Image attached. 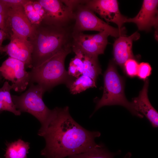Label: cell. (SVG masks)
Segmentation results:
<instances>
[{
	"label": "cell",
	"instance_id": "cell-1",
	"mask_svg": "<svg viewBox=\"0 0 158 158\" xmlns=\"http://www.w3.org/2000/svg\"><path fill=\"white\" fill-rule=\"evenodd\" d=\"M46 123L38 135L44 139L45 145L40 152L46 158H65L83 153L99 146L95 141L101 133L88 130L71 115L69 107H56Z\"/></svg>",
	"mask_w": 158,
	"mask_h": 158
},
{
	"label": "cell",
	"instance_id": "cell-2",
	"mask_svg": "<svg viewBox=\"0 0 158 158\" xmlns=\"http://www.w3.org/2000/svg\"><path fill=\"white\" fill-rule=\"evenodd\" d=\"M33 26V32L28 39L32 47V68L62 50L71 47L73 26L59 27L42 22Z\"/></svg>",
	"mask_w": 158,
	"mask_h": 158
},
{
	"label": "cell",
	"instance_id": "cell-3",
	"mask_svg": "<svg viewBox=\"0 0 158 158\" xmlns=\"http://www.w3.org/2000/svg\"><path fill=\"white\" fill-rule=\"evenodd\" d=\"M72 51L71 47L62 50L30 72V82L36 83L46 90L61 83L68 85L71 81V76L65 67L67 55Z\"/></svg>",
	"mask_w": 158,
	"mask_h": 158
},
{
	"label": "cell",
	"instance_id": "cell-4",
	"mask_svg": "<svg viewBox=\"0 0 158 158\" xmlns=\"http://www.w3.org/2000/svg\"><path fill=\"white\" fill-rule=\"evenodd\" d=\"M104 80L103 95L97 103L94 112L104 106L120 105L125 107L133 115L143 117V115L135 110L132 102L127 99L124 94L123 79L113 63H109L104 73Z\"/></svg>",
	"mask_w": 158,
	"mask_h": 158
},
{
	"label": "cell",
	"instance_id": "cell-5",
	"mask_svg": "<svg viewBox=\"0 0 158 158\" xmlns=\"http://www.w3.org/2000/svg\"><path fill=\"white\" fill-rule=\"evenodd\" d=\"M45 91L42 86L32 84L21 95H11L16 109L21 112H27L33 115L40 122V127L46 124L52 111L48 108L43 100L42 96Z\"/></svg>",
	"mask_w": 158,
	"mask_h": 158
},
{
	"label": "cell",
	"instance_id": "cell-6",
	"mask_svg": "<svg viewBox=\"0 0 158 158\" xmlns=\"http://www.w3.org/2000/svg\"><path fill=\"white\" fill-rule=\"evenodd\" d=\"M81 0L73 10L75 23L73 32H83L85 31H105L115 37L125 36L124 28L121 30L113 27L97 17L94 12Z\"/></svg>",
	"mask_w": 158,
	"mask_h": 158
},
{
	"label": "cell",
	"instance_id": "cell-7",
	"mask_svg": "<svg viewBox=\"0 0 158 158\" xmlns=\"http://www.w3.org/2000/svg\"><path fill=\"white\" fill-rule=\"evenodd\" d=\"M45 11L42 22L59 27H66L74 20L73 10L66 3L65 0H37Z\"/></svg>",
	"mask_w": 158,
	"mask_h": 158
},
{
	"label": "cell",
	"instance_id": "cell-8",
	"mask_svg": "<svg viewBox=\"0 0 158 158\" xmlns=\"http://www.w3.org/2000/svg\"><path fill=\"white\" fill-rule=\"evenodd\" d=\"M26 68L23 62L9 57L0 66V74L11 82L12 89L22 92L26 89L30 82V72L27 71Z\"/></svg>",
	"mask_w": 158,
	"mask_h": 158
},
{
	"label": "cell",
	"instance_id": "cell-9",
	"mask_svg": "<svg viewBox=\"0 0 158 158\" xmlns=\"http://www.w3.org/2000/svg\"><path fill=\"white\" fill-rule=\"evenodd\" d=\"M23 5L7 6L6 32L10 36L14 34L28 39L32 34L34 27L27 18Z\"/></svg>",
	"mask_w": 158,
	"mask_h": 158
},
{
	"label": "cell",
	"instance_id": "cell-10",
	"mask_svg": "<svg viewBox=\"0 0 158 158\" xmlns=\"http://www.w3.org/2000/svg\"><path fill=\"white\" fill-rule=\"evenodd\" d=\"M109 36V34L105 31L92 35L72 32L71 47H75L86 54L98 56L104 53L108 43Z\"/></svg>",
	"mask_w": 158,
	"mask_h": 158
},
{
	"label": "cell",
	"instance_id": "cell-11",
	"mask_svg": "<svg viewBox=\"0 0 158 158\" xmlns=\"http://www.w3.org/2000/svg\"><path fill=\"white\" fill-rule=\"evenodd\" d=\"M85 5L94 12L97 13L107 23L116 24L121 30L126 17L121 13L116 0H84Z\"/></svg>",
	"mask_w": 158,
	"mask_h": 158
},
{
	"label": "cell",
	"instance_id": "cell-12",
	"mask_svg": "<svg viewBox=\"0 0 158 158\" xmlns=\"http://www.w3.org/2000/svg\"><path fill=\"white\" fill-rule=\"evenodd\" d=\"M158 5V0H143L137 15L133 18H126L125 23H135L140 30L149 31L152 27L157 29Z\"/></svg>",
	"mask_w": 158,
	"mask_h": 158
},
{
	"label": "cell",
	"instance_id": "cell-13",
	"mask_svg": "<svg viewBox=\"0 0 158 158\" xmlns=\"http://www.w3.org/2000/svg\"><path fill=\"white\" fill-rule=\"evenodd\" d=\"M10 39L9 44L3 47V52L10 57L23 62L26 68H32V47L30 41L14 34L10 36Z\"/></svg>",
	"mask_w": 158,
	"mask_h": 158
},
{
	"label": "cell",
	"instance_id": "cell-14",
	"mask_svg": "<svg viewBox=\"0 0 158 158\" xmlns=\"http://www.w3.org/2000/svg\"><path fill=\"white\" fill-rule=\"evenodd\" d=\"M140 34L135 32L129 36H121L118 37L113 44V55L115 62L121 66L130 59H134L132 51L133 41L139 39Z\"/></svg>",
	"mask_w": 158,
	"mask_h": 158
},
{
	"label": "cell",
	"instance_id": "cell-15",
	"mask_svg": "<svg viewBox=\"0 0 158 158\" xmlns=\"http://www.w3.org/2000/svg\"><path fill=\"white\" fill-rule=\"evenodd\" d=\"M149 80L147 79L138 97L133 98L132 102L134 109L148 119L152 126L157 128L158 126V113L150 103L147 95Z\"/></svg>",
	"mask_w": 158,
	"mask_h": 158
},
{
	"label": "cell",
	"instance_id": "cell-16",
	"mask_svg": "<svg viewBox=\"0 0 158 158\" xmlns=\"http://www.w3.org/2000/svg\"><path fill=\"white\" fill-rule=\"evenodd\" d=\"M30 145L29 142L20 139L13 142H7L5 158H27Z\"/></svg>",
	"mask_w": 158,
	"mask_h": 158
},
{
	"label": "cell",
	"instance_id": "cell-17",
	"mask_svg": "<svg viewBox=\"0 0 158 158\" xmlns=\"http://www.w3.org/2000/svg\"><path fill=\"white\" fill-rule=\"evenodd\" d=\"M82 52L83 63L82 75L89 77L96 83L98 77L101 74L102 72L98 62V56L89 55Z\"/></svg>",
	"mask_w": 158,
	"mask_h": 158
},
{
	"label": "cell",
	"instance_id": "cell-18",
	"mask_svg": "<svg viewBox=\"0 0 158 158\" xmlns=\"http://www.w3.org/2000/svg\"><path fill=\"white\" fill-rule=\"evenodd\" d=\"M71 49L75 55L70 61L68 72L71 76L77 78L82 75L83 72V53L75 47H72Z\"/></svg>",
	"mask_w": 158,
	"mask_h": 158
},
{
	"label": "cell",
	"instance_id": "cell-19",
	"mask_svg": "<svg viewBox=\"0 0 158 158\" xmlns=\"http://www.w3.org/2000/svg\"><path fill=\"white\" fill-rule=\"evenodd\" d=\"M68 86L70 93L73 95L79 93L90 88L96 87V83L89 77L84 75L72 81Z\"/></svg>",
	"mask_w": 158,
	"mask_h": 158
},
{
	"label": "cell",
	"instance_id": "cell-20",
	"mask_svg": "<svg viewBox=\"0 0 158 158\" xmlns=\"http://www.w3.org/2000/svg\"><path fill=\"white\" fill-rule=\"evenodd\" d=\"M115 155L110 152L103 145L100 144L98 147L89 151L65 158H114Z\"/></svg>",
	"mask_w": 158,
	"mask_h": 158
},
{
	"label": "cell",
	"instance_id": "cell-21",
	"mask_svg": "<svg viewBox=\"0 0 158 158\" xmlns=\"http://www.w3.org/2000/svg\"><path fill=\"white\" fill-rule=\"evenodd\" d=\"M12 89L11 85L8 81L5 82L3 86L0 88V100L6 105L7 111L16 116H20L21 112L18 110L12 100L11 90Z\"/></svg>",
	"mask_w": 158,
	"mask_h": 158
},
{
	"label": "cell",
	"instance_id": "cell-22",
	"mask_svg": "<svg viewBox=\"0 0 158 158\" xmlns=\"http://www.w3.org/2000/svg\"><path fill=\"white\" fill-rule=\"evenodd\" d=\"M23 6L25 14L33 26L40 24L42 21V19L34 8L32 0H26Z\"/></svg>",
	"mask_w": 158,
	"mask_h": 158
},
{
	"label": "cell",
	"instance_id": "cell-23",
	"mask_svg": "<svg viewBox=\"0 0 158 158\" xmlns=\"http://www.w3.org/2000/svg\"><path fill=\"white\" fill-rule=\"evenodd\" d=\"M139 64L134 59H130L123 64L125 71L129 76L133 77L137 75Z\"/></svg>",
	"mask_w": 158,
	"mask_h": 158
},
{
	"label": "cell",
	"instance_id": "cell-24",
	"mask_svg": "<svg viewBox=\"0 0 158 158\" xmlns=\"http://www.w3.org/2000/svg\"><path fill=\"white\" fill-rule=\"evenodd\" d=\"M152 70L150 65L147 62L139 64L137 75L140 79L145 80L151 74Z\"/></svg>",
	"mask_w": 158,
	"mask_h": 158
},
{
	"label": "cell",
	"instance_id": "cell-25",
	"mask_svg": "<svg viewBox=\"0 0 158 158\" xmlns=\"http://www.w3.org/2000/svg\"><path fill=\"white\" fill-rule=\"evenodd\" d=\"M8 7L0 0V29L6 32L5 20Z\"/></svg>",
	"mask_w": 158,
	"mask_h": 158
},
{
	"label": "cell",
	"instance_id": "cell-26",
	"mask_svg": "<svg viewBox=\"0 0 158 158\" xmlns=\"http://www.w3.org/2000/svg\"><path fill=\"white\" fill-rule=\"evenodd\" d=\"M32 4L34 8L42 19L44 17L45 11L42 6L37 0H32Z\"/></svg>",
	"mask_w": 158,
	"mask_h": 158
},
{
	"label": "cell",
	"instance_id": "cell-27",
	"mask_svg": "<svg viewBox=\"0 0 158 158\" xmlns=\"http://www.w3.org/2000/svg\"><path fill=\"white\" fill-rule=\"evenodd\" d=\"M9 35L3 30L0 29V53L3 52V49L4 46L2 43L6 39H9Z\"/></svg>",
	"mask_w": 158,
	"mask_h": 158
},
{
	"label": "cell",
	"instance_id": "cell-28",
	"mask_svg": "<svg viewBox=\"0 0 158 158\" xmlns=\"http://www.w3.org/2000/svg\"><path fill=\"white\" fill-rule=\"evenodd\" d=\"M7 6L17 4H23L26 0H1Z\"/></svg>",
	"mask_w": 158,
	"mask_h": 158
},
{
	"label": "cell",
	"instance_id": "cell-29",
	"mask_svg": "<svg viewBox=\"0 0 158 158\" xmlns=\"http://www.w3.org/2000/svg\"><path fill=\"white\" fill-rule=\"evenodd\" d=\"M3 111H7V109L5 104L0 100V113Z\"/></svg>",
	"mask_w": 158,
	"mask_h": 158
},
{
	"label": "cell",
	"instance_id": "cell-30",
	"mask_svg": "<svg viewBox=\"0 0 158 158\" xmlns=\"http://www.w3.org/2000/svg\"><path fill=\"white\" fill-rule=\"evenodd\" d=\"M127 157L126 156L124 158H127Z\"/></svg>",
	"mask_w": 158,
	"mask_h": 158
},
{
	"label": "cell",
	"instance_id": "cell-31",
	"mask_svg": "<svg viewBox=\"0 0 158 158\" xmlns=\"http://www.w3.org/2000/svg\"><path fill=\"white\" fill-rule=\"evenodd\" d=\"M0 158H3V157H2L0 156Z\"/></svg>",
	"mask_w": 158,
	"mask_h": 158
}]
</instances>
